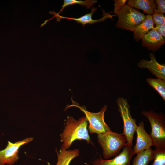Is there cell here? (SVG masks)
I'll list each match as a JSON object with an SVG mask.
<instances>
[{
	"instance_id": "4",
	"label": "cell",
	"mask_w": 165,
	"mask_h": 165,
	"mask_svg": "<svg viewBox=\"0 0 165 165\" xmlns=\"http://www.w3.org/2000/svg\"><path fill=\"white\" fill-rule=\"evenodd\" d=\"M72 104L68 106L66 109L69 107H74L78 108L83 112L88 123V129L90 134H98L111 130L104 119L105 113L107 108L106 105H104L99 112L95 113L87 111L85 107L80 106L72 99Z\"/></svg>"
},
{
	"instance_id": "8",
	"label": "cell",
	"mask_w": 165,
	"mask_h": 165,
	"mask_svg": "<svg viewBox=\"0 0 165 165\" xmlns=\"http://www.w3.org/2000/svg\"><path fill=\"white\" fill-rule=\"evenodd\" d=\"M132 146L126 144L121 152L115 158L104 159L100 157L93 162L92 165H131V159L134 155Z\"/></svg>"
},
{
	"instance_id": "20",
	"label": "cell",
	"mask_w": 165,
	"mask_h": 165,
	"mask_svg": "<svg viewBox=\"0 0 165 165\" xmlns=\"http://www.w3.org/2000/svg\"><path fill=\"white\" fill-rule=\"evenodd\" d=\"M152 16L154 23L156 25L165 24V17L163 13H154Z\"/></svg>"
},
{
	"instance_id": "17",
	"label": "cell",
	"mask_w": 165,
	"mask_h": 165,
	"mask_svg": "<svg viewBox=\"0 0 165 165\" xmlns=\"http://www.w3.org/2000/svg\"><path fill=\"white\" fill-rule=\"evenodd\" d=\"M147 82L156 90L165 100V79L159 78H148L146 79Z\"/></svg>"
},
{
	"instance_id": "12",
	"label": "cell",
	"mask_w": 165,
	"mask_h": 165,
	"mask_svg": "<svg viewBox=\"0 0 165 165\" xmlns=\"http://www.w3.org/2000/svg\"><path fill=\"white\" fill-rule=\"evenodd\" d=\"M164 39L157 31L153 29L142 38V45L155 51L164 43Z\"/></svg>"
},
{
	"instance_id": "21",
	"label": "cell",
	"mask_w": 165,
	"mask_h": 165,
	"mask_svg": "<svg viewBox=\"0 0 165 165\" xmlns=\"http://www.w3.org/2000/svg\"><path fill=\"white\" fill-rule=\"evenodd\" d=\"M127 1V0H114V12L116 15L126 5L125 3Z\"/></svg>"
},
{
	"instance_id": "11",
	"label": "cell",
	"mask_w": 165,
	"mask_h": 165,
	"mask_svg": "<svg viewBox=\"0 0 165 165\" xmlns=\"http://www.w3.org/2000/svg\"><path fill=\"white\" fill-rule=\"evenodd\" d=\"M97 9V8L94 7H92L91 9V12L90 13L86 14L78 18H74L62 16H60L58 13L55 12L54 11L53 12L50 11L49 13L50 14H53L54 16L51 19L55 17L56 18V21H60L61 19H62L72 20H75L78 23L81 24L83 27H84L85 25L86 24H93L96 22L104 21L107 18H112V17L116 15V14L111 15L109 13H106L103 10V17L102 18L97 20H94L92 18V16L94 14V13L96 11Z\"/></svg>"
},
{
	"instance_id": "10",
	"label": "cell",
	"mask_w": 165,
	"mask_h": 165,
	"mask_svg": "<svg viewBox=\"0 0 165 165\" xmlns=\"http://www.w3.org/2000/svg\"><path fill=\"white\" fill-rule=\"evenodd\" d=\"M149 56L150 60L142 59L138 63L139 67L148 69L158 78L165 79V65L158 62L155 54L150 53Z\"/></svg>"
},
{
	"instance_id": "13",
	"label": "cell",
	"mask_w": 165,
	"mask_h": 165,
	"mask_svg": "<svg viewBox=\"0 0 165 165\" xmlns=\"http://www.w3.org/2000/svg\"><path fill=\"white\" fill-rule=\"evenodd\" d=\"M57 160L55 165H69L72 160L79 156V151L77 148L68 150L61 146L58 152L56 151Z\"/></svg>"
},
{
	"instance_id": "7",
	"label": "cell",
	"mask_w": 165,
	"mask_h": 165,
	"mask_svg": "<svg viewBox=\"0 0 165 165\" xmlns=\"http://www.w3.org/2000/svg\"><path fill=\"white\" fill-rule=\"evenodd\" d=\"M33 140V138L29 137L15 143L8 141L6 147L0 151V165H13L19 159L20 148Z\"/></svg>"
},
{
	"instance_id": "3",
	"label": "cell",
	"mask_w": 165,
	"mask_h": 165,
	"mask_svg": "<svg viewBox=\"0 0 165 165\" xmlns=\"http://www.w3.org/2000/svg\"><path fill=\"white\" fill-rule=\"evenodd\" d=\"M142 115L148 119L151 127L149 134L156 149H165V118L163 113L152 110L143 111Z\"/></svg>"
},
{
	"instance_id": "23",
	"label": "cell",
	"mask_w": 165,
	"mask_h": 165,
	"mask_svg": "<svg viewBox=\"0 0 165 165\" xmlns=\"http://www.w3.org/2000/svg\"><path fill=\"white\" fill-rule=\"evenodd\" d=\"M153 29L157 31L165 38V25L159 24L156 25Z\"/></svg>"
},
{
	"instance_id": "2",
	"label": "cell",
	"mask_w": 165,
	"mask_h": 165,
	"mask_svg": "<svg viewBox=\"0 0 165 165\" xmlns=\"http://www.w3.org/2000/svg\"><path fill=\"white\" fill-rule=\"evenodd\" d=\"M97 141L102 149L103 158L109 159L118 155L126 145L127 141L122 133L114 132L111 130L97 134Z\"/></svg>"
},
{
	"instance_id": "5",
	"label": "cell",
	"mask_w": 165,
	"mask_h": 165,
	"mask_svg": "<svg viewBox=\"0 0 165 165\" xmlns=\"http://www.w3.org/2000/svg\"><path fill=\"white\" fill-rule=\"evenodd\" d=\"M116 15L118 20L116 27L133 32L146 18L144 14L128 5H125Z\"/></svg>"
},
{
	"instance_id": "14",
	"label": "cell",
	"mask_w": 165,
	"mask_h": 165,
	"mask_svg": "<svg viewBox=\"0 0 165 165\" xmlns=\"http://www.w3.org/2000/svg\"><path fill=\"white\" fill-rule=\"evenodd\" d=\"M145 20L142 23L137 26L133 31L134 39L137 41L141 39L154 28V23L152 15L146 16Z\"/></svg>"
},
{
	"instance_id": "16",
	"label": "cell",
	"mask_w": 165,
	"mask_h": 165,
	"mask_svg": "<svg viewBox=\"0 0 165 165\" xmlns=\"http://www.w3.org/2000/svg\"><path fill=\"white\" fill-rule=\"evenodd\" d=\"M154 150L150 148L137 154L132 165H148L154 160Z\"/></svg>"
},
{
	"instance_id": "1",
	"label": "cell",
	"mask_w": 165,
	"mask_h": 165,
	"mask_svg": "<svg viewBox=\"0 0 165 165\" xmlns=\"http://www.w3.org/2000/svg\"><path fill=\"white\" fill-rule=\"evenodd\" d=\"M88 124L85 116L77 120L72 116H68L64 129L60 135L62 146L68 149L73 142L77 140H84L88 144L90 143Z\"/></svg>"
},
{
	"instance_id": "9",
	"label": "cell",
	"mask_w": 165,
	"mask_h": 165,
	"mask_svg": "<svg viewBox=\"0 0 165 165\" xmlns=\"http://www.w3.org/2000/svg\"><path fill=\"white\" fill-rule=\"evenodd\" d=\"M135 132L137 134L136 143L133 148L134 154L153 146L152 140L150 135L145 131L143 121H141L137 126Z\"/></svg>"
},
{
	"instance_id": "15",
	"label": "cell",
	"mask_w": 165,
	"mask_h": 165,
	"mask_svg": "<svg viewBox=\"0 0 165 165\" xmlns=\"http://www.w3.org/2000/svg\"><path fill=\"white\" fill-rule=\"evenodd\" d=\"M127 5L132 7L142 10L148 15H152L156 8V4L153 0H129Z\"/></svg>"
},
{
	"instance_id": "6",
	"label": "cell",
	"mask_w": 165,
	"mask_h": 165,
	"mask_svg": "<svg viewBox=\"0 0 165 165\" xmlns=\"http://www.w3.org/2000/svg\"><path fill=\"white\" fill-rule=\"evenodd\" d=\"M116 102L123 122V131L122 134L126 138V144L132 146L134 135L137 127L136 121L131 116L130 106L126 99L122 97H118Z\"/></svg>"
},
{
	"instance_id": "22",
	"label": "cell",
	"mask_w": 165,
	"mask_h": 165,
	"mask_svg": "<svg viewBox=\"0 0 165 165\" xmlns=\"http://www.w3.org/2000/svg\"><path fill=\"white\" fill-rule=\"evenodd\" d=\"M157 4V8L155 10L154 13H165V0H156L155 1Z\"/></svg>"
},
{
	"instance_id": "19",
	"label": "cell",
	"mask_w": 165,
	"mask_h": 165,
	"mask_svg": "<svg viewBox=\"0 0 165 165\" xmlns=\"http://www.w3.org/2000/svg\"><path fill=\"white\" fill-rule=\"evenodd\" d=\"M152 165H165V149H155Z\"/></svg>"
},
{
	"instance_id": "18",
	"label": "cell",
	"mask_w": 165,
	"mask_h": 165,
	"mask_svg": "<svg viewBox=\"0 0 165 165\" xmlns=\"http://www.w3.org/2000/svg\"><path fill=\"white\" fill-rule=\"evenodd\" d=\"M97 1V0H64L63 4L62 6V8L58 13L59 14L60 13L62 12L64 9L67 6L74 4H78L82 6H85L87 9H90Z\"/></svg>"
}]
</instances>
